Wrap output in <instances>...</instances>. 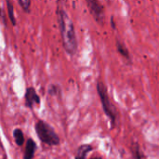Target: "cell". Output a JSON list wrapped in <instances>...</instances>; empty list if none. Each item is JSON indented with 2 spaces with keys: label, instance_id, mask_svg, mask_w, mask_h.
Returning a JSON list of instances; mask_svg holds the SVG:
<instances>
[{
  "label": "cell",
  "instance_id": "obj_1",
  "mask_svg": "<svg viewBox=\"0 0 159 159\" xmlns=\"http://www.w3.org/2000/svg\"><path fill=\"white\" fill-rule=\"evenodd\" d=\"M56 14L62 47L69 56L74 57L76 55L78 50V41L74 21L69 13L61 4L57 7Z\"/></svg>",
  "mask_w": 159,
  "mask_h": 159
},
{
  "label": "cell",
  "instance_id": "obj_2",
  "mask_svg": "<svg viewBox=\"0 0 159 159\" xmlns=\"http://www.w3.org/2000/svg\"><path fill=\"white\" fill-rule=\"evenodd\" d=\"M35 130L39 139L48 145H58L60 139L53 129L44 121H38L35 124Z\"/></svg>",
  "mask_w": 159,
  "mask_h": 159
},
{
  "label": "cell",
  "instance_id": "obj_3",
  "mask_svg": "<svg viewBox=\"0 0 159 159\" xmlns=\"http://www.w3.org/2000/svg\"><path fill=\"white\" fill-rule=\"evenodd\" d=\"M97 92L100 96V99H101V102H102V104L105 114L107 115V116L111 119L112 123L114 124L116 122V112L115 106L113 105V103L110 101L106 86L101 81H99L97 83Z\"/></svg>",
  "mask_w": 159,
  "mask_h": 159
},
{
  "label": "cell",
  "instance_id": "obj_4",
  "mask_svg": "<svg viewBox=\"0 0 159 159\" xmlns=\"http://www.w3.org/2000/svg\"><path fill=\"white\" fill-rule=\"evenodd\" d=\"M89 11L90 12L91 16L95 20L96 22L99 24H102L105 19V12L102 4L100 0H85Z\"/></svg>",
  "mask_w": 159,
  "mask_h": 159
},
{
  "label": "cell",
  "instance_id": "obj_5",
  "mask_svg": "<svg viewBox=\"0 0 159 159\" xmlns=\"http://www.w3.org/2000/svg\"><path fill=\"white\" fill-rule=\"evenodd\" d=\"M40 103V97L36 93L34 88H28L25 92V104L29 108H33L34 105Z\"/></svg>",
  "mask_w": 159,
  "mask_h": 159
},
{
  "label": "cell",
  "instance_id": "obj_6",
  "mask_svg": "<svg viewBox=\"0 0 159 159\" xmlns=\"http://www.w3.org/2000/svg\"><path fill=\"white\" fill-rule=\"evenodd\" d=\"M116 50H117L118 54L124 59L126 63L127 64H132V59H131V56H130V53H129L128 48L118 38H116Z\"/></svg>",
  "mask_w": 159,
  "mask_h": 159
},
{
  "label": "cell",
  "instance_id": "obj_7",
  "mask_svg": "<svg viewBox=\"0 0 159 159\" xmlns=\"http://www.w3.org/2000/svg\"><path fill=\"white\" fill-rule=\"evenodd\" d=\"M36 149V145L34 143V142L32 139H29L27 141L26 146H25V151H24V159H32L34 157V151Z\"/></svg>",
  "mask_w": 159,
  "mask_h": 159
},
{
  "label": "cell",
  "instance_id": "obj_8",
  "mask_svg": "<svg viewBox=\"0 0 159 159\" xmlns=\"http://www.w3.org/2000/svg\"><path fill=\"white\" fill-rule=\"evenodd\" d=\"M92 147L90 145H81L78 150L76 151V154H75V159H86V157L88 155V153L89 151H91Z\"/></svg>",
  "mask_w": 159,
  "mask_h": 159
},
{
  "label": "cell",
  "instance_id": "obj_9",
  "mask_svg": "<svg viewBox=\"0 0 159 159\" xmlns=\"http://www.w3.org/2000/svg\"><path fill=\"white\" fill-rule=\"evenodd\" d=\"M6 4H7V15H8V19L11 22V24L14 26L16 25V18L14 15V7H13V3L11 0H6Z\"/></svg>",
  "mask_w": 159,
  "mask_h": 159
},
{
  "label": "cell",
  "instance_id": "obj_10",
  "mask_svg": "<svg viewBox=\"0 0 159 159\" xmlns=\"http://www.w3.org/2000/svg\"><path fill=\"white\" fill-rule=\"evenodd\" d=\"M13 135H14V139H15L16 143L19 146H21L23 144V142H24V138H23L22 131L20 129H16L14 130V132H13Z\"/></svg>",
  "mask_w": 159,
  "mask_h": 159
},
{
  "label": "cell",
  "instance_id": "obj_11",
  "mask_svg": "<svg viewBox=\"0 0 159 159\" xmlns=\"http://www.w3.org/2000/svg\"><path fill=\"white\" fill-rule=\"evenodd\" d=\"M17 2L20 5V8L25 13H30L31 6H32V0H17Z\"/></svg>",
  "mask_w": 159,
  "mask_h": 159
},
{
  "label": "cell",
  "instance_id": "obj_12",
  "mask_svg": "<svg viewBox=\"0 0 159 159\" xmlns=\"http://www.w3.org/2000/svg\"><path fill=\"white\" fill-rule=\"evenodd\" d=\"M133 157H134V159H144L143 152L140 150V148L137 144H135L133 146Z\"/></svg>",
  "mask_w": 159,
  "mask_h": 159
},
{
  "label": "cell",
  "instance_id": "obj_13",
  "mask_svg": "<svg viewBox=\"0 0 159 159\" xmlns=\"http://www.w3.org/2000/svg\"><path fill=\"white\" fill-rule=\"evenodd\" d=\"M111 26H113L114 29H116V25H115V21H114V18H111Z\"/></svg>",
  "mask_w": 159,
  "mask_h": 159
},
{
  "label": "cell",
  "instance_id": "obj_14",
  "mask_svg": "<svg viewBox=\"0 0 159 159\" xmlns=\"http://www.w3.org/2000/svg\"><path fill=\"white\" fill-rule=\"evenodd\" d=\"M92 159H101V158H92Z\"/></svg>",
  "mask_w": 159,
  "mask_h": 159
}]
</instances>
